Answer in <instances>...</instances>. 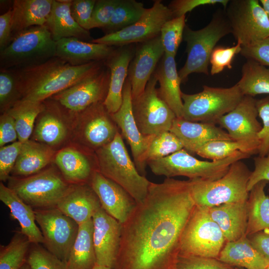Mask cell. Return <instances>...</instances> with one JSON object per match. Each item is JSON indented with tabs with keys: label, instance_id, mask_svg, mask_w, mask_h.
Listing matches in <instances>:
<instances>
[{
	"label": "cell",
	"instance_id": "cell-62",
	"mask_svg": "<svg viewBox=\"0 0 269 269\" xmlns=\"http://www.w3.org/2000/svg\"><path fill=\"white\" fill-rule=\"evenodd\" d=\"M265 269H269V265Z\"/></svg>",
	"mask_w": 269,
	"mask_h": 269
},
{
	"label": "cell",
	"instance_id": "cell-2",
	"mask_svg": "<svg viewBox=\"0 0 269 269\" xmlns=\"http://www.w3.org/2000/svg\"><path fill=\"white\" fill-rule=\"evenodd\" d=\"M105 61L74 66L54 57L42 64L12 70L20 100L42 102L100 71Z\"/></svg>",
	"mask_w": 269,
	"mask_h": 269
},
{
	"label": "cell",
	"instance_id": "cell-35",
	"mask_svg": "<svg viewBox=\"0 0 269 269\" xmlns=\"http://www.w3.org/2000/svg\"><path fill=\"white\" fill-rule=\"evenodd\" d=\"M55 162L66 180L82 182L91 179L93 174L92 165L83 154L71 148L59 151L55 156Z\"/></svg>",
	"mask_w": 269,
	"mask_h": 269
},
{
	"label": "cell",
	"instance_id": "cell-6",
	"mask_svg": "<svg viewBox=\"0 0 269 269\" xmlns=\"http://www.w3.org/2000/svg\"><path fill=\"white\" fill-rule=\"evenodd\" d=\"M56 51V42L45 25L31 27L15 35L0 51V69L39 65L55 57Z\"/></svg>",
	"mask_w": 269,
	"mask_h": 269
},
{
	"label": "cell",
	"instance_id": "cell-14",
	"mask_svg": "<svg viewBox=\"0 0 269 269\" xmlns=\"http://www.w3.org/2000/svg\"><path fill=\"white\" fill-rule=\"evenodd\" d=\"M172 18V11L168 6L156 0L134 24L119 31L93 39L92 42L113 47L141 43L159 35L163 24Z\"/></svg>",
	"mask_w": 269,
	"mask_h": 269
},
{
	"label": "cell",
	"instance_id": "cell-42",
	"mask_svg": "<svg viewBox=\"0 0 269 269\" xmlns=\"http://www.w3.org/2000/svg\"><path fill=\"white\" fill-rule=\"evenodd\" d=\"M239 150L251 155L245 145L228 140L210 141L200 146L195 154L212 161H217L230 157Z\"/></svg>",
	"mask_w": 269,
	"mask_h": 269
},
{
	"label": "cell",
	"instance_id": "cell-59",
	"mask_svg": "<svg viewBox=\"0 0 269 269\" xmlns=\"http://www.w3.org/2000/svg\"><path fill=\"white\" fill-rule=\"evenodd\" d=\"M92 269H113L110 267L96 265Z\"/></svg>",
	"mask_w": 269,
	"mask_h": 269
},
{
	"label": "cell",
	"instance_id": "cell-18",
	"mask_svg": "<svg viewBox=\"0 0 269 269\" xmlns=\"http://www.w3.org/2000/svg\"><path fill=\"white\" fill-rule=\"evenodd\" d=\"M97 264L113 269L118 253L122 224L102 207L92 217Z\"/></svg>",
	"mask_w": 269,
	"mask_h": 269
},
{
	"label": "cell",
	"instance_id": "cell-3",
	"mask_svg": "<svg viewBox=\"0 0 269 269\" xmlns=\"http://www.w3.org/2000/svg\"><path fill=\"white\" fill-rule=\"evenodd\" d=\"M98 170L124 188L137 203L146 197L151 182L132 160L120 132L108 144L96 150Z\"/></svg>",
	"mask_w": 269,
	"mask_h": 269
},
{
	"label": "cell",
	"instance_id": "cell-38",
	"mask_svg": "<svg viewBox=\"0 0 269 269\" xmlns=\"http://www.w3.org/2000/svg\"><path fill=\"white\" fill-rule=\"evenodd\" d=\"M147 8L135 0H119L108 24L104 28L105 34L119 31L137 21Z\"/></svg>",
	"mask_w": 269,
	"mask_h": 269
},
{
	"label": "cell",
	"instance_id": "cell-48",
	"mask_svg": "<svg viewBox=\"0 0 269 269\" xmlns=\"http://www.w3.org/2000/svg\"><path fill=\"white\" fill-rule=\"evenodd\" d=\"M258 116L263 122V126L258 136L260 141L259 156H265L269 153V96L257 100Z\"/></svg>",
	"mask_w": 269,
	"mask_h": 269
},
{
	"label": "cell",
	"instance_id": "cell-12",
	"mask_svg": "<svg viewBox=\"0 0 269 269\" xmlns=\"http://www.w3.org/2000/svg\"><path fill=\"white\" fill-rule=\"evenodd\" d=\"M70 187L55 171L48 169L13 179L9 188L32 208L46 209L56 207Z\"/></svg>",
	"mask_w": 269,
	"mask_h": 269
},
{
	"label": "cell",
	"instance_id": "cell-32",
	"mask_svg": "<svg viewBox=\"0 0 269 269\" xmlns=\"http://www.w3.org/2000/svg\"><path fill=\"white\" fill-rule=\"evenodd\" d=\"M66 263L68 269H92L97 265L92 219L79 225L77 235Z\"/></svg>",
	"mask_w": 269,
	"mask_h": 269
},
{
	"label": "cell",
	"instance_id": "cell-47",
	"mask_svg": "<svg viewBox=\"0 0 269 269\" xmlns=\"http://www.w3.org/2000/svg\"><path fill=\"white\" fill-rule=\"evenodd\" d=\"M234 267L218 259L179 255L177 269H234Z\"/></svg>",
	"mask_w": 269,
	"mask_h": 269
},
{
	"label": "cell",
	"instance_id": "cell-30",
	"mask_svg": "<svg viewBox=\"0 0 269 269\" xmlns=\"http://www.w3.org/2000/svg\"><path fill=\"white\" fill-rule=\"evenodd\" d=\"M53 0H14L12 8V34L14 36L28 28L45 26Z\"/></svg>",
	"mask_w": 269,
	"mask_h": 269
},
{
	"label": "cell",
	"instance_id": "cell-53",
	"mask_svg": "<svg viewBox=\"0 0 269 269\" xmlns=\"http://www.w3.org/2000/svg\"><path fill=\"white\" fill-rule=\"evenodd\" d=\"M229 0H174L168 7L171 10L173 17L185 15L194 8L203 5L220 4L225 9Z\"/></svg>",
	"mask_w": 269,
	"mask_h": 269
},
{
	"label": "cell",
	"instance_id": "cell-8",
	"mask_svg": "<svg viewBox=\"0 0 269 269\" xmlns=\"http://www.w3.org/2000/svg\"><path fill=\"white\" fill-rule=\"evenodd\" d=\"M244 96L237 84L229 88L204 85L201 92L193 94L182 92V118L217 124L222 117L235 108Z\"/></svg>",
	"mask_w": 269,
	"mask_h": 269
},
{
	"label": "cell",
	"instance_id": "cell-41",
	"mask_svg": "<svg viewBox=\"0 0 269 269\" xmlns=\"http://www.w3.org/2000/svg\"><path fill=\"white\" fill-rule=\"evenodd\" d=\"M183 148L179 138L170 131H164L155 135L143 157L146 166L148 161L167 156Z\"/></svg>",
	"mask_w": 269,
	"mask_h": 269
},
{
	"label": "cell",
	"instance_id": "cell-58",
	"mask_svg": "<svg viewBox=\"0 0 269 269\" xmlns=\"http://www.w3.org/2000/svg\"><path fill=\"white\" fill-rule=\"evenodd\" d=\"M259 2L269 19V0H260Z\"/></svg>",
	"mask_w": 269,
	"mask_h": 269
},
{
	"label": "cell",
	"instance_id": "cell-44",
	"mask_svg": "<svg viewBox=\"0 0 269 269\" xmlns=\"http://www.w3.org/2000/svg\"><path fill=\"white\" fill-rule=\"evenodd\" d=\"M15 75L12 70L0 69V106L1 110L6 112L20 100Z\"/></svg>",
	"mask_w": 269,
	"mask_h": 269
},
{
	"label": "cell",
	"instance_id": "cell-1",
	"mask_svg": "<svg viewBox=\"0 0 269 269\" xmlns=\"http://www.w3.org/2000/svg\"><path fill=\"white\" fill-rule=\"evenodd\" d=\"M196 204L189 180L151 182L122 224L113 269H177L182 235Z\"/></svg>",
	"mask_w": 269,
	"mask_h": 269
},
{
	"label": "cell",
	"instance_id": "cell-34",
	"mask_svg": "<svg viewBox=\"0 0 269 269\" xmlns=\"http://www.w3.org/2000/svg\"><path fill=\"white\" fill-rule=\"evenodd\" d=\"M267 183V181H260L249 192L247 237L269 229V197L265 192Z\"/></svg>",
	"mask_w": 269,
	"mask_h": 269
},
{
	"label": "cell",
	"instance_id": "cell-24",
	"mask_svg": "<svg viewBox=\"0 0 269 269\" xmlns=\"http://www.w3.org/2000/svg\"><path fill=\"white\" fill-rule=\"evenodd\" d=\"M134 51L128 45L120 47L105 61L110 72V84L107 97L103 102L108 112H117L123 102V90L128 74L129 67Z\"/></svg>",
	"mask_w": 269,
	"mask_h": 269
},
{
	"label": "cell",
	"instance_id": "cell-11",
	"mask_svg": "<svg viewBox=\"0 0 269 269\" xmlns=\"http://www.w3.org/2000/svg\"><path fill=\"white\" fill-rule=\"evenodd\" d=\"M153 73L144 91L132 99L133 115L140 132L146 135L169 131L177 118L174 113L160 97Z\"/></svg>",
	"mask_w": 269,
	"mask_h": 269
},
{
	"label": "cell",
	"instance_id": "cell-39",
	"mask_svg": "<svg viewBox=\"0 0 269 269\" xmlns=\"http://www.w3.org/2000/svg\"><path fill=\"white\" fill-rule=\"evenodd\" d=\"M31 244L21 232L16 233L6 246L0 249V269H20L27 262Z\"/></svg>",
	"mask_w": 269,
	"mask_h": 269
},
{
	"label": "cell",
	"instance_id": "cell-43",
	"mask_svg": "<svg viewBox=\"0 0 269 269\" xmlns=\"http://www.w3.org/2000/svg\"><path fill=\"white\" fill-rule=\"evenodd\" d=\"M185 15L173 17L165 22L160 33L164 53L175 56L183 38Z\"/></svg>",
	"mask_w": 269,
	"mask_h": 269
},
{
	"label": "cell",
	"instance_id": "cell-52",
	"mask_svg": "<svg viewBox=\"0 0 269 269\" xmlns=\"http://www.w3.org/2000/svg\"><path fill=\"white\" fill-rule=\"evenodd\" d=\"M241 55L269 67V36L250 45L242 46Z\"/></svg>",
	"mask_w": 269,
	"mask_h": 269
},
{
	"label": "cell",
	"instance_id": "cell-20",
	"mask_svg": "<svg viewBox=\"0 0 269 269\" xmlns=\"http://www.w3.org/2000/svg\"><path fill=\"white\" fill-rule=\"evenodd\" d=\"M90 185L102 208L121 224L124 223L137 204L134 198L122 186L98 171L93 174Z\"/></svg>",
	"mask_w": 269,
	"mask_h": 269
},
{
	"label": "cell",
	"instance_id": "cell-4",
	"mask_svg": "<svg viewBox=\"0 0 269 269\" xmlns=\"http://www.w3.org/2000/svg\"><path fill=\"white\" fill-rule=\"evenodd\" d=\"M251 171L242 160L232 163L221 178L213 181L188 179L196 206L210 208L223 204L247 201V184Z\"/></svg>",
	"mask_w": 269,
	"mask_h": 269
},
{
	"label": "cell",
	"instance_id": "cell-15",
	"mask_svg": "<svg viewBox=\"0 0 269 269\" xmlns=\"http://www.w3.org/2000/svg\"><path fill=\"white\" fill-rule=\"evenodd\" d=\"M257 100L253 97L244 96L235 109L217 122L220 127L227 131L233 140L245 145L251 155L258 154V135L262 128L257 120Z\"/></svg>",
	"mask_w": 269,
	"mask_h": 269
},
{
	"label": "cell",
	"instance_id": "cell-23",
	"mask_svg": "<svg viewBox=\"0 0 269 269\" xmlns=\"http://www.w3.org/2000/svg\"><path fill=\"white\" fill-rule=\"evenodd\" d=\"M83 112L85 113L84 137L87 144L96 150L111 142L119 132L103 102L93 104Z\"/></svg>",
	"mask_w": 269,
	"mask_h": 269
},
{
	"label": "cell",
	"instance_id": "cell-29",
	"mask_svg": "<svg viewBox=\"0 0 269 269\" xmlns=\"http://www.w3.org/2000/svg\"><path fill=\"white\" fill-rule=\"evenodd\" d=\"M0 200L10 210V216L19 223L21 232L33 244L44 243L40 229L38 227L34 210L10 188L0 183Z\"/></svg>",
	"mask_w": 269,
	"mask_h": 269
},
{
	"label": "cell",
	"instance_id": "cell-60",
	"mask_svg": "<svg viewBox=\"0 0 269 269\" xmlns=\"http://www.w3.org/2000/svg\"><path fill=\"white\" fill-rule=\"evenodd\" d=\"M20 269H31V268L28 265V264L26 262L23 265V266Z\"/></svg>",
	"mask_w": 269,
	"mask_h": 269
},
{
	"label": "cell",
	"instance_id": "cell-45",
	"mask_svg": "<svg viewBox=\"0 0 269 269\" xmlns=\"http://www.w3.org/2000/svg\"><path fill=\"white\" fill-rule=\"evenodd\" d=\"M30 248L27 263L31 269H68L66 263L45 248L34 244Z\"/></svg>",
	"mask_w": 269,
	"mask_h": 269
},
{
	"label": "cell",
	"instance_id": "cell-31",
	"mask_svg": "<svg viewBox=\"0 0 269 269\" xmlns=\"http://www.w3.org/2000/svg\"><path fill=\"white\" fill-rule=\"evenodd\" d=\"M218 259L233 267L245 269H265L269 265V260L257 251L246 236L227 242Z\"/></svg>",
	"mask_w": 269,
	"mask_h": 269
},
{
	"label": "cell",
	"instance_id": "cell-49",
	"mask_svg": "<svg viewBox=\"0 0 269 269\" xmlns=\"http://www.w3.org/2000/svg\"><path fill=\"white\" fill-rule=\"evenodd\" d=\"M119 0H96L91 20V29L104 28L109 23Z\"/></svg>",
	"mask_w": 269,
	"mask_h": 269
},
{
	"label": "cell",
	"instance_id": "cell-54",
	"mask_svg": "<svg viewBox=\"0 0 269 269\" xmlns=\"http://www.w3.org/2000/svg\"><path fill=\"white\" fill-rule=\"evenodd\" d=\"M254 161L255 168L251 171L247 184L249 192L260 181L269 182V153L265 156L255 157Z\"/></svg>",
	"mask_w": 269,
	"mask_h": 269
},
{
	"label": "cell",
	"instance_id": "cell-21",
	"mask_svg": "<svg viewBox=\"0 0 269 269\" xmlns=\"http://www.w3.org/2000/svg\"><path fill=\"white\" fill-rule=\"evenodd\" d=\"M216 125L176 118L169 131L179 138L184 149L190 154H195L200 146L210 141L233 140L227 132Z\"/></svg>",
	"mask_w": 269,
	"mask_h": 269
},
{
	"label": "cell",
	"instance_id": "cell-27",
	"mask_svg": "<svg viewBox=\"0 0 269 269\" xmlns=\"http://www.w3.org/2000/svg\"><path fill=\"white\" fill-rule=\"evenodd\" d=\"M154 73L159 84L157 89L159 96L177 118H182L183 102L180 90L182 82L177 70L175 56L164 53Z\"/></svg>",
	"mask_w": 269,
	"mask_h": 269
},
{
	"label": "cell",
	"instance_id": "cell-19",
	"mask_svg": "<svg viewBox=\"0 0 269 269\" xmlns=\"http://www.w3.org/2000/svg\"><path fill=\"white\" fill-rule=\"evenodd\" d=\"M139 43L128 69L127 78L131 85L132 99L144 91L165 53L160 35Z\"/></svg>",
	"mask_w": 269,
	"mask_h": 269
},
{
	"label": "cell",
	"instance_id": "cell-37",
	"mask_svg": "<svg viewBox=\"0 0 269 269\" xmlns=\"http://www.w3.org/2000/svg\"><path fill=\"white\" fill-rule=\"evenodd\" d=\"M42 102L20 100L6 112L13 119L18 141L23 143L29 140L37 117L44 110Z\"/></svg>",
	"mask_w": 269,
	"mask_h": 269
},
{
	"label": "cell",
	"instance_id": "cell-57",
	"mask_svg": "<svg viewBox=\"0 0 269 269\" xmlns=\"http://www.w3.org/2000/svg\"><path fill=\"white\" fill-rule=\"evenodd\" d=\"M254 247L269 260V229H265L247 237Z\"/></svg>",
	"mask_w": 269,
	"mask_h": 269
},
{
	"label": "cell",
	"instance_id": "cell-9",
	"mask_svg": "<svg viewBox=\"0 0 269 269\" xmlns=\"http://www.w3.org/2000/svg\"><path fill=\"white\" fill-rule=\"evenodd\" d=\"M226 242L208 208L196 205L184 229L179 255L218 259Z\"/></svg>",
	"mask_w": 269,
	"mask_h": 269
},
{
	"label": "cell",
	"instance_id": "cell-55",
	"mask_svg": "<svg viewBox=\"0 0 269 269\" xmlns=\"http://www.w3.org/2000/svg\"><path fill=\"white\" fill-rule=\"evenodd\" d=\"M17 138L18 135L14 120L9 114L5 112L0 119V146L15 142Z\"/></svg>",
	"mask_w": 269,
	"mask_h": 269
},
{
	"label": "cell",
	"instance_id": "cell-13",
	"mask_svg": "<svg viewBox=\"0 0 269 269\" xmlns=\"http://www.w3.org/2000/svg\"><path fill=\"white\" fill-rule=\"evenodd\" d=\"M34 210L45 249L66 263L77 235L79 224L56 207Z\"/></svg>",
	"mask_w": 269,
	"mask_h": 269
},
{
	"label": "cell",
	"instance_id": "cell-22",
	"mask_svg": "<svg viewBox=\"0 0 269 269\" xmlns=\"http://www.w3.org/2000/svg\"><path fill=\"white\" fill-rule=\"evenodd\" d=\"M56 42L55 57L74 66L105 61L116 50L113 46L74 37L62 38Z\"/></svg>",
	"mask_w": 269,
	"mask_h": 269
},
{
	"label": "cell",
	"instance_id": "cell-26",
	"mask_svg": "<svg viewBox=\"0 0 269 269\" xmlns=\"http://www.w3.org/2000/svg\"><path fill=\"white\" fill-rule=\"evenodd\" d=\"M247 201L208 208L210 217L220 227L226 242L235 241L246 236L248 221Z\"/></svg>",
	"mask_w": 269,
	"mask_h": 269
},
{
	"label": "cell",
	"instance_id": "cell-36",
	"mask_svg": "<svg viewBox=\"0 0 269 269\" xmlns=\"http://www.w3.org/2000/svg\"><path fill=\"white\" fill-rule=\"evenodd\" d=\"M237 84L244 96H269V69L254 60L247 59Z\"/></svg>",
	"mask_w": 269,
	"mask_h": 269
},
{
	"label": "cell",
	"instance_id": "cell-56",
	"mask_svg": "<svg viewBox=\"0 0 269 269\" xmlns=\"http://www.w3.org/2000/svg\"><path fill=\"white\" fill-rule=\"evenodd\" d=\"M11 18V7L0 16V51L5 48L13 39Z\"/></svg>",
	"mask_w": 269,
	"mask_h": 269
},
{
	"label": "cell",
	"instance_id": "cell-28",
	"mask_svg": "<svg viewBox=\"0 0 269 269\" xmlns=\"http://www.w3.org/2000/svg\"><path fill=\"white\" fill-rule=\"evenodd\" d=\"M72 1L53 0L51 12L45 26L56 42L62 38L70 37L92 42L93 38L90 32L80 26L71 14Z\"/></svg>",
	"mask_w": 269,
	"mask_h": 269
},
{
	"label": "cell",
	"instance_id": "cell-10",
	"mask_svg": "<svg viewBox=\"0 0 269 269\" xmlns=\"http://www.w3.org/2000/svg\"><path fill=\"white\" fill-rule=\"evenodd\" d=\"M224 10L231 33L242 46L269 36V19L259 0H229Z\"/></svg>",
	"mask_w": 269,
	"mask_h": 269
},
{
	"label": "cell",
	"instance_id": "cell-50",
	"mask_svg": "<svg viewBox=\"0 0 269 269\" xmlns=\"http://www.w3.org/2000/svg\"><path fill=\"white\" fill-rule=\"evenodd\" d=\"M22 142L18 141L0 149V179L4 181L8 179L20 151Z\"/></svg>",
	"mask_w": 269,
	"mask_h": 269
},
{
	"label": "cell",
	"instance_id": "cell-51",
	"mask_svg": "<svg viewBox=\"0 0 269 269\" xmlns=\"http://www.w3.org/2000/svg\"><path fill=\"white\" fill-rule=\"evenodd\" d=\"M96 0H73L71 12L74 20L85 29L89 31Z\"/></svg>",
	"mask_w": 269,
	"mask_h": 269
},
{
	"label": "cell",
	"instance_id": "cell-40",
	"mask_svg": "<svg viewBox=\"0 0 269 269\" xmlns=\"http://www.w3.org/2000/svg\"><path fill=\"white\" fill-rule=\"evenodd\" d=\"M35 138L49 145L61 142L65 138L66 129L65 126L54 113L44 112L35 130Z\"/></svg>",
	"mask_w": 269,
	"mask_h": 269
},
{
	"label": "cell",
	"instance_id": "cell-7",
	"mask_svg": "<svg viewBox=\"0 0 269 269\" xmlns=\"http://www.w3.org/2000/svg\"><path fill=\"white\" fill-rule=\"evenodd\" d=\"M250 156V154L239 150L222 160L202 161L183 148L167 156L149 161L147 165L153 174L166 178L182 176L189 179L213 181L224 176L234 162Z\"/></svg>",
	"mask_w": 269,
	"mask_h": 269
},
{
	"label": "cell",
	"instance_id": "cell-33",
	"mask_svg": "<svg viewBox=\"0 0 269 269\" xmlns=\"http://www.w3.org/2000/svg\"><path fill=\"white\" fill-rule=\"evenodd\" d=\"M53 153L49 147L28 140L22 143L12 171L14 174L19 176L36 173L50 162Z\"/></svg>",
	"mask_w": 269,
	"mask_h": 269
},
{
	"label": "cell",
	"instance_id": "cell-25",
	"mask_svg": "<svg viewBox=\"0 0 269 269\" xmlns=\"http://www.w3.org/2000/svg\"><path fill=\"white\" fill-rule=\"evenodd\" d=\"M100 200L90 185L70 186L56 208L79 225L91 219L101 208Z\"/></svg>",
	"mask_w": 269,
	"mask_h": 269
},
{
	"label": "cell",
	"instance_id": "cell-16",
	"mask_svg": "<svg viewBox=\"0 0 269 269\" xmlns=\"http://www.w3.org/2000/svg\"><path fill=\"white\" fill-rule=\"evenodd\" d=\"M110 79L109 68L103 67L97 73L53 97L65 109L73 112H82L93 104L104 102L108 94Z\"/></svg>",
	"mask_w": 269,
	"mask_h": 269
},
{
	"label": "cell",
	"instance_id": "cell-46",
	"mask_svg": "<svg viewBox=\"0 0 269 269\" xmlns=\"http://www.w3.org/2000/svg\"><path fill=\"white\" fill-rule=\"evenodd\" d=\"M242 45L240 42L233 46H216L212 51L209 60L210 73L214 75L220 73L226 68L231 69L235 56L240 53Z\"/></svg>",
	"mask_w": 269,
	"mask_h": 269
},
{
	"label": "cell",
	"instance_id": "cell-5",
	"mask_svg": "<svg viewBox=\"0 0 269 269\" xmlns=\"http://www.w3.org/2000/svg\"><path fill=\"white\" fill-rule=\"evenodd\" d=\"M231 33L224 9H218L210 22L204 27L193 30L186 25L183 39L185 41L187 59L178 71L182 83L193 73L209 74L208 66L211 53L217 42Z\"/></svg>",
	"mask_w": 269,
	"mask_h": 269
},
{
	"label": "cell",
	"instance_id": "cell-17",
	"mask_svg": "<svg viewBox=\"0 0 269 269\" xmlns=\"http://www.w3.org/2000/svg\"><path fill=\"white\" fill-rule=\"evenodd\" d=\"M111 116L121 130L122 135L130 145L134 163L139 173L145 176V166L143 157L155 135H146L139 131L132 110L131 83L127 78L123 90V102L121 107Z\"/></svg>",
	"mask_w": 269,
	"mask_h": 269
},
{
	"label": "cell",
	"instance_id": "cell-61",
	"mask_svg": "<svg viewBox=\"0 0 269 269\" xmlns=\"http://www.w3.org/2000/svg\"><path fill=\"white\" fill-rule=\"evenodd\" d=\"M234 269H245L242 268H239V267H234Z\"/></svg>",
	"mask_w": 269,
	"mask_h": 269
}]
</instances>
